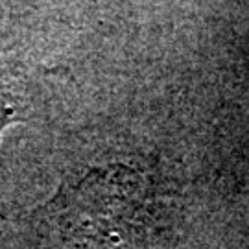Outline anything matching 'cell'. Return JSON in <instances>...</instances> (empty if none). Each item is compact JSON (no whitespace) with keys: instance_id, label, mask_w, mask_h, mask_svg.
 <instances>
[{"instance_id":"6da1fadb","label":"cell","mask_w":249,"mask_h":249,"mask_svg":"<svg viewBox=\"0 0 249 249\" xmlns=\"http://www.w3.org/2000/svg\"><path fill=\"white\" fill-rule=\"evenodd\" d=\"M13 120H17V118H15V113H13V109L0 102V133H2V129H4L8 124H11Z\"/></svg>"}]
</instances>
